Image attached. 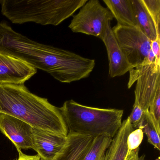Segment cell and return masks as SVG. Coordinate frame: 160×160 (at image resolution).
Returning a JSON list of instances; mask_svg holds the SVG:
<instances>
[{"instance_id":"1","label":"cell","mask_w":160,"mask_h":160,"mask_svg":"<svg viewBox=\"0 0 160 160\" xmlns=\"http://www.w3.org/2000/svg\"><path fill=\"white\" fill-rule=\"evenodd\" d=\"M0 51L47 72L62 83L88 77L95 65L94 60L32 41L15 31L5 21L0 23Z\"/></svg>"},{"instance_id":"2","label":"cell","mask_w":160,"mask_h":160,"mask_svg":"<svg viewBox=\"0 0 160 160\" xmlns=\"http://www.w3.org/2000/svg\"><path fill=\"white\" fill-rule=\"evenodd\" d=\"M0 113L19 119L32 127L62 135L68 130L59 108L32 93L24 85H0Z\"/></svg>"},{"instance_id":"3","label":"cell","mask_w":160,"mask_h":160,"mask_svg":"<svg viewBox=\"0 0 160 160\" xmlns=\"http://www.w3.org/2000/svg\"><path fill=\"white\" fill-rule=\"evenodd\" d=\"M88 0H1V12L13 24L54 26L72 16Z\"/></svg>"},{"instance_id":"4","label":"cell","mask_w":160,"mask_h":160,"mask_svg":"<svg viewBox=\"0 0 160 160\" xmlns=\"http://www.w3.org/2000/svg\"><path fill=\"white\" fill-rule=\"evenodd\" d=\"M59 108L68 134L84 135L93 138L107 135L113 138L122 124V109L91 107L72 100L64 102Z\"/></svg>"},{"instance_id":"5","label":"cell","mask_w":160,"mask_h":160,"mask_svg":"<svg viewBox=\"0 0 160 160\" xmlns=\"http://www.w3.org/2000/svg\"><path fill=\"white\" fill-rule=\"evenodd\" d=\"M129 72L128 88L137 81L134 103L144 110H148L160 90V65L147 58L141 65L132 68Z\"/></svg>"},{"instance_id":"6","label":"cell","mask_w":160,"mask_h":160,"mask_svg":"<svg viewBox=\"0 0 160 160\" xmlns=\"http://www.w3.org/2000/svg\"><path fill=\"white\" fill-rule=\"evenodd\" d=\"M114 17L98 0L88 1L75 15L69 28L75 33L92 35L102 40Z\"/></svg>"},{"instance_id":"7","label":"cell","mask_w":160,"mask_h":160,"mask_svg":"<svg viewBox=\"0 0 160 160\" xmlns=\"http://www.w3.org/2000/svg\"><path fill=\"white\" fill-rule=\"evenodd\" d=\"M112 29L132 69L141 65L150 52L151 41L138 28L117 25Z\"/></svg>"},{"instance_id":"8","label":"cell","mask_w":160,"mask_h":160,"mask_svg":"<svg viewBox=\"0 0 160 160\" xmlns=\"http://www.w3.org/2000/svg\"><path fill=\"white\" fill-rule=\"evenodd\" d=\"M37 69L24 61L0 51V85H24Z\"/></svg>"},{"instance_id":"9","label":"cell","mask_w":160,"mask_h":160,"mask_svg":"<svg viewBox=\"0 0 160 160\" xmlns=\"http://www.w3.org/2000/svg\"><path fill=\"white\" fill-rule=\"evenodd\" d=\"M32 128L28 123L7 114L0 113V131L17 149H33Z\"/></svg>"},{"instance_id":"10","label":"cell","mask_w":160,"mask_h":160,"mask_svg":"<svg viewBox=\"0 0 160 160\" xmlns=\"http://www.w3.org/2000/svg\"><path fill=\"white\" fill-rule=\"evenodd\" d=\"M67 140V136L32 128L33 149L43 160H53L64 148Z\"/></svg>"},{"instance_id":"11","label":"cell","mask_w":160,"mask_h":160,"mask_svg":"<svg viewBox=\"0 0 160 160\" xmlns=\"http://www.w3.org/2000/svg\"><path fill=\"white\" fill-rule=\"evenodd\" d=\"M105 45L109 63V75L110 78L121 76L132 69L109 24L106 32L102 39Z\"/></svg>"},{"instance_id":"12","label":"cell","mask_w":160,"mask_h":160,"mask_svg":"<svg viewBox=\"0 0 160 160\" xmlns=\"http://www.w3.org/2000/svg\"><path fill=\"white\" fill-rule=\"evenodd\" d=\"M93 139L89 136L68 134L65 146L53 160H83Z\"/></svg>"},{"instance_id":"13","label":"cell","mask_w":160,"mask_h":160,"mask_svg":"<svg viewBox=\"0 0 160 160\" xmlns=\"http://www.w3.org/2000/svg\"><path fill=\"white\" fill-rule=\"evenodd\" d=\"M133 130L129 118L122 121L121 127L107 150L103 160H124L128 150L127 138Z\"/></svg>"},{"instance_id":"14","label":"cell","mask_w":160,"mask_h":160,"mask_svg":"<svg viewBox=\"0 0 160 160\" xmlns=\"http://www.w3.org/2000/svg\"><path fill=\"white\" fill-rule=\"evenodd\" d=\"M112 15L122 27L137 28L131 0H103Z\"/></svg>"},{"instance_id":"15","label":"cell","mask_w":160,"mask_h":160,"mask_svg":"<svg viewBox=\"0 0 160 160\" xmlns=\"http://www.w3.org/2000/svg\"><path fill=\"white\" fill-rule=\"evenodd\" d=\"M131 2L134 12L137 27L151 42L160 39V34L157 32L154 22L142 0H131Z\"/></svg>"},{"instance_id":"16","label":"cell","mask_w":160,"mask_h":160,"mask_svg":"<svg viewBox=\"0 0 160 160\" xmlns=\"http://www.w3.org/2000/svg\"><path fill=\"white\" fill-rule=\"evenodd\" d=\"M112 138L107 135L93 138L92 144L83 160H103Z\"/></svg>"},{"instance_id":"17","label":"cell","mask_w":160,"mask_h":160,"mask_svg":"<svg viewBox=\"0 0 160 160\" xmlns=\"http://www.w3.org/2000/svg\"><path fill=\"white\" fill-rule=\"evenodd\" d=\"M140 129L146 135L148 142L155 148L160 150V128L154 123L149 114L148 110H145L143 120L139 125Z\"/></svg>"},{"instance_id":"18","label":"cell","mask_w":160,"mask_h":160,"mask_svg":"<svg viewBox=\"0 0 160 160\" xmlns=\"http://www.w3.org/2000/svg\"><path fill=\"white\" fill-rule=\"evenodd\" d=\"M144 6L152 18L157 32L160 33V0H142Z\"/></svg>"},{"instance_id":"19","label":"cell","mask_w":160,"mask_h":160,"mask_svg":"<svg viewBox=\"0 0 160 160\" xmlns=\"http://www.w3.org/2000/svg\"><path fill=\"white\" fill-rule=\"evenodd\" d=\"M145 112V110L138 104L136 103H134L132 110L128 117L130 124L134 130L139 128V125L144 118Z\"/></svg>"},{"instance_id":"20","label":"cell","mask_w":160,"mask_h":160,"mask_svg":"<svg viewBox=\"0 0 160 160\" xmlns=\"http://www.w3.org/2000/svg\"><path fill=\"white\" fill-rule=\"evenodd\" d=\"M144 137V133L140 129L133 130L127 138V144L128 150H133L139 148Z\"/></svg>"},{"instance_id":"21","label":"cell","mask_w":160,"mask_h":160,"mask_svg":"<svg viewBox=\"0 0 160 160\" xmlns=\"http://www.w3.org/2000/svg\"><path fill=\"white\" fill-rule=\"evenodd\" d=\"M148 112L156 126L160 128V90L150 106Z\"/></svg>"},{"instance_id":"22","label":"cell","mask_w":160,"mask_h":160,"mask_svg":"<svg viewBox=\"0 0 160 160\" xmlns=\"http://www.w3.org/2000/svg\"><path fill=\"white\" fill-rule=\"evenodd\" d=\"M160 39L152 41L151 43V50L155 57V62L160 65Z\"/></svg>"},{"instance_id":"23","label":"cell","mask_w":160,"mask_h":160,"mask_svg":"<svg viewBox=\"0 0 160 160\" xmlns=\"http://www.w3.org/2000/svg\"><path fill=\"white\" fill-rule=\"evenodd\" d=\"M139 148L133 150H128L124 160H146L145 155L139 156Z\"/></svg>"},{"instance_id":"24","label":"cell","mask_w":160,"mask_h":160,"mask_svg":"<svg viewBox=\"0 0 160 160\" xmlns=\"http://www.w3.org/2000/svg\"><path fill=\"white\" fill-rule=\"evenodd\" d=\"M19 153V157L17 160H41V158L39 155L30 156L24 154L19 149H17Z\"/></svg>"},{"instance_id":"25","label":"cell","mask_w":160,"mask_h":160,"mask_svg":"<svg viewBox=\"0 0 160 160\" xmlns=\"http://www.w3.org/2000/svg\"><path fill=\"white\" fill-rule=\"evenodd\" d=\"M41 160H43V159H41Z\"/></svg>"}]
</instances>
